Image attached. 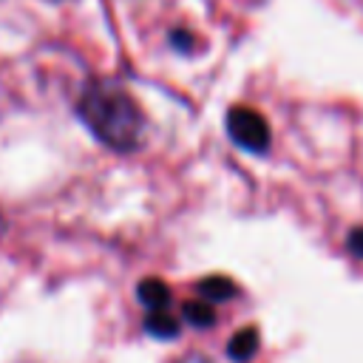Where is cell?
<instances>
[{"label": "cell", "instance_id": "1", "mask_svg": "<svg viewBox=\"0 0 363 363\" xmlns=\"http://www.w3.org/2000/svg\"><path fill=\"white\" fill-rule=\"evenodd\" d=\"M77 113L85 128L113 150H136L142 142L145 113L113 79H91L77 99Z\"/></svg>", "mask_w": 363, "mask_h": 363}, {"label": "cell", "instance_id": "2", "mask_svg": "<svg viewBox=\"0 0 363 363\" xmlns=\"http://www.w3.org/2000/svg\"><path fill=\"white\" fill-rule=\"evenodd\" d=\"M227 133L244 150L264 153L269 147V125L255 108H233L227 113Z\"/></svg>", "mask_w": 363, "mask_h": 363}, {"label": "cell", "instance_id": "3", "mask_svg": "<svg viewBox=\"0 0 363 363\" xmlns=\"http://www.w3.org/2000/svg\"><path fill=\"white\" fill-rule=\"evenodd\" d=\"M145 329L147 335L153 337H162V340H173L182 329L179 318L170 312V309H147V318H145Z\"/></svg>", "mask_w": 363, "mask_h": 363}, {"label": "cell", "instance_id": "4", "mask_svg": "<svg viewBox=\"0 0 363 363\" xmlns=\"http://www.w3.org/2000/svg\"><path fill=\"white\" fill-rule=\"evenodd\" d=\"M136 298L142 301V306H147V309H167L170 306V286L164 284V281H159V278H145L142 284H139V289H136Z\"/></svg>", "mask_w": 363, "mask_h": 363}, {"label": "cell", "instance_id": "5", "mask_svg": "<svg viewBox=\"0 0 363 363\" xmlns=\"http://www.w3.org/2000/svg\"><path fill=\"white\" fill-rule=\"evenodd\" d=\"M255 352H258V329H255V326L238 329V332L230 337V343H227V354H230L233 360H238V363L250 360Z\"/></svg>", "mask_w": 363, "mask_h": 363}, {"label": "cell", "instance_id": "6", "mask_svg": "<svg viewBox=\"0 0 363 363\" xmlns=\"http://www.w3.org/2000/svg\"><path fill=\"white\" fill-rule=\"evenodd\" d=\"M199 292L204 295V301L218 303V301H227V298L235 295V284L230 278H224V275H210V278L199 281Z\"/></svg>", "mask_w": 363, "mask_h": 363}, {"label": "cell", "instance_id": "7", "mask_svg": "<svg viewBox=\"0 0 363 363\" xmlns=\"http://www.w3.org/2000/svg\"><path fill=\"white\" fill-rule=\"evenodd\" d=\"M184 320L196 329H210L216 323V309L210 301H190L184 303Z\"/></svg>", "mask_w": 363, "mask_h": 363}, {"label": "cell", "instance_id": "8", "mask_svg": "<svg viewBox=\"0 0 363 363\" xmlns=\"http://www.w3.org/2000/svg\"><path fill=\"white\" fill-rule=\"evenodd\" d=\"M170 43H173L176 48H182L184 54H193V51H196V40L190 37V31H179V28H176V31L170 34Z\"/></svg>", "mask_w": 363, "mask_h": 363}, {"label": "cell", "instance_id": "9", "mask_svg": "<svg viewBox=\"0 0 363 363\" xmlns=\"http://www.w3.org/2000/svg\"><path fill=\"white\" fill-rule=\"evenodd\" d=\"M349 250L354 255H363V227H357V230L349 233Z\"/></svg>", "mask_w": 363, "mask_h": 363}, {"label": "cell", "instance_id": "10", "mask_svg": "<svg viewBox=\"0 0 363 363\" xmlns=\"http://www.w3.org/2000/svg\"><path fill=\"white\" fill-rule=\"evenodd\" d=\"M182 363H216V360H210L207 354H187Z\"/></svg>", "mask_w": 363, "mask_h": 363}, {"label": "cell", "instance_id": "11", "mask_svg": "<svg viewBox=\"0 0 363 363\" xmlns=\"http://www.w3.org/2000/svg\"><path fill=\"white\" fill-rule=\"evenodd\" d=\"M3 230H6V221H3V216H0V235H3Z\"/></svg>", "mask_w": 363, "mask_h": 363}]
</instances>
